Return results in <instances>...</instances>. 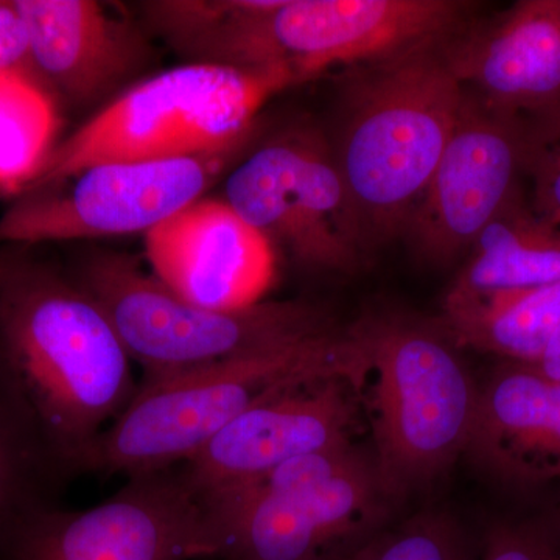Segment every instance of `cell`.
<instances>
[{
	"label": "cell",
	"mask_w": 560,
	"mask_h": 560,
	"mask_svg": "<svg viewBox=\"0 0 560 560\" xmlns=\"http://www.w3.org/2000/svg\"><path fill=\"white\" fill-rule=\"evenodd\" d=\"M0 355L40 444L72 469L139 389L105 308L75 279L24 260L0 289Z\"/></svg>",
	"instance_id": "6da1fadb"
},
{
	"label": "cell",
	"mask_w": 560,
	"mask_h": 560,
	"mask_svg": "<svg viewBox=\"0 0 560 560\" xmlns=\"http://www.w3.org/2000/svg\"><path fill=\"white\" fill-rule=\"evenodd\" d=\"M459 0H175L165 38L194 65L283 69L302 83L452 38Z\"/></svg>",
	"instance_id": "7a4b0ae2"
},
{
	"label": "cell",
	"mask_w": 560,
	"mask_h": 560,
	"mask_svg": "<svg viewBox=\"0 0 560 560\" xmlns=\"http://www.w3.org/2000/svg\"><path fill=\"white\" fill-rule=\"evenodd\" d=\"M445 40L357 66L342 88L329 140L368 250L401 237L458 121L464 88Z\"/></svg>",
	"instance_id": "3957f363"
},
{
	"label": "cell",
	"mask_w": 560,
	"mask_h": 560,
	"mask_svg": "<svg viewBox=\"0 0 560 560\" xmlns=\"http://www.w3.org/2000/svg\"><path fill=\"white\" fill-rule=\"evenodd\" d=\"M370 361L350 327L287 348L139 383L127 410L73 469L131 475L183 466L231 420L283 390L345 381L363 394Z\"/></svg>",
	"instance_id": "277c9868"
},
{
	"label": "cell",
	"mask_w": 560,
	"mask_h": 560,
	"mask_svg": "<svg viewBox=\"0 0 560 560\" xmlns=\"http://www.w3.org/2000/svg\"><path fill=\"white\" fill-rule=\"evenodd\" d=\"M370 361L364 390L383 495L407 499L466 455L478 383L440 323L372 315L350 326ZM363 390V394H364Z\"/></svg>",
	"instance_id": "5b68a950"
},
{
	"label": "cell",
	"mask_w": 560,
	"mask_h": 560,
	"mask_svg": "<svg viewBox=\"0 0 560 560\" xmlns=\"http://www.w3.org/2000/svg\"><path fill=\"white\" fill-rule=\"evenodd\" d=\"M296 84L283 69L179 66L140 81L55 147L24 195L91 165L173 160L246 145L272 95Z\"/></svg>",
	"instance_id": "8992f818"
},
{
	"label": "cell",
	"mask_w": 560,
	"mask_h": 560,
	"mask_svg": "<svg viewBox=\"0 0 560 560\" xmlns=\"http://www.w3.org/2000/svg\"><path fill=\"white\" fill-rule=\"evenodd\" d=\"M75 280L108 313L142 368V382L287 348L340 327L324 305L304 300H264L230 311L191 304L125 254H92Z\"/></svg>",
	"instance_id": "52a82bcc"
},
{
	"label": "cell",
	"mask_w": 560,
	"mask_h": 560,
	"mask_svg": "<svg viewBox=\"0 0 560 560\" xmlns=\"http://www.w3.org/2000/svg\"><path fill=\"white\" fill-rule=\"evenodd\" d=\"M200 500L210 556L223 560H320L385 525L388 515L374 458L352 442Z\"/></svg>",
	"instance_id": "ba28073f"
},
{
	"label": "cell",
	"mask_w": 560,
	"mask_h": 560,
	"mask_svg": "<svg viewBox=\"0 0 560 560\" xmlns=\"http://www.w3.org/2000/svg\"><path fill=\"white\" fill-rule=\"evenodd\" d=\"M221 200L305 270L349 275L368 253L330 140L316 128L250 150L224 176Z\"/></svg>",
	"instance_id": "9c48e42d"
},
{
	"label": "cell",
	"mask_w": 560,
	"mask_h": 560,
	"mask_svg": "<svg viewBox=\"0 0 560 560\" xmlns=\"http://www.w3.org/2000/svg\"><path fill=\"white\" fill-rule=\"evenodd\" d=\"M246 145L173 160L91 165L57 186L22 195L0 217V246L149 234L205 198Z\"/></svg>",
	"instance_id": "30bf717a"
},
{
	"label": "cell",
	"mask_w": 560,
	"mask_h": 560,
	"mask_svg": "<svg viewBox=\"0 0 560 560\" xmlns=\"http://www.w3.org/2000/svg\"><path fill=\"white\" fill-rule=\"evenodd\" d=\"M13 560H190L210 556L205 512L180 470L143 471L84 511L38 506L11 533Z\"/></svg>",
	"instance_id": "8fae6325"
},
{
	"label": "cell",
	"mask_w": 560,
	"mask_h": 560,
	"mask_svg": "<svg viewBox=\"0 0 560 560\" xmlns=\"http://www.w3.org/2000/svg\"><path fill=\"white\" fill-rule=\"evenodd\" d=\"M525 160V120L464 88L455 130L401 237L425 264L451 265L522 186Z\"/></svg>",
	"instance_id": "7c38bea8"
},
{
	"label": "cell",
	"mask_w": 560,
	"mask_h": 560,
	"mask_svg": "<svg viewBox=\"0 0 560 560\" xmlns=\"http://www.w3.org/2000/svg\"><path fill=\"white\" fill-rule=\"evenodd\" d=\"M355 388L345 381L298 386L231 420L180 475L198 499L246 488L308 453L352 442L359 423Z\"/></svg>",
	"instance_id": "4fadbf2b"
},
{
	"label": "cell",
	"mask_w": 560,
	"mask_h": 560,
	"mask_svg": "<svg viewBox=\"0 0 560 560\" xmlns=\"http://www.w3.org/2000/svg\"><path fill=\"white\" fill-rule=\"evenodd\" d=\"M151 275L201 307L264 301L276 279V249L221 198H201L145 234Z\"/></svg>",
	"instance_id": "5bb4252c"
},
{
	"label": "cell",
	"mask_w": 560,
	"mask_h": 560,
	"mask_svg": "<svg viewBox=\"0 0 560 560\" xmlns=\"http://www.w3.org/2000/svg\"><path fill=\"white\" fill-rule=\"evenodd\" d=\"M463 88L490 108L530 120L560 109L558 0H523L442 44Z\"/></svg>",
	"instance_id": "9a60e30c"
},
{
	"label": "cell",
	"mask_w": 560,
	"mask_h": 560,
	"mask_svg": "<svg viewBox=\"0 0 560 560\" xmlns=\"http://www.w3.org/2000/svg\"><path fill=\"white\" fill-rule=\"evenodd\" d=\"M35 75L70 105L97 102L130 79L149 47L130 21L91 0H14Z\"/></svg>",
	"instance_id": "2e32d148"
},
{
	"label": "cell",
	"mask_w": 560,
	"mask_h": 560,
	"mask_svg": "<svg viewBox=\"0 0 560 560\" xmlns=\"http://www.w3.org/2000/svg\"><path fill=\"white\" fill-rule=\"evenodd\" d=\"M466 456L511 485L560 480V383L503 361L478 383Z\"/></svg>",
	"instance_id": "e0dca14e"
},
{
	"label": "cell",
	"mask_w": 560,
	"mask_h": 560,
	"mask_svg": "<svg viewBox=\"0 0 560 560\" xmlns=\"http://www.w3.org/2000/svg\"><path fill=\"white\" fill-rule=\"evenodd\" d=\"M558 282L560 224L540 217L518 186L478 235L448 293L478 296Z\"/></svg>",
	"instance_id": "ac0fdd59"
},
{
	"label": "cell",
	"mask_w": 560,
	"mask_h": 560,
	"mask_svg": "<svg viewBox=\"0 0 560 560\" xmlns=\"http://www.w3.org/2000/svg\"><path fill=\"white\" fill-rule=\"evenodd\" d=\"M441 324L460 349L534 366L560 326V282L478 296L447 293Z\"/></svg>",
	"instance_id": "d6986e66"
},
{
	"label": "cell",
	"mask_w": 560,
	"mask_h": 560,
	"mask_svg": "<svg viewBox=\"0 0 560 560\" xmlns=\"http://www.w3.org/2000/svg\"><path fill=\"white\" fill-rule=\"evenodd\" d=\"M54 101L31 73L0 72V194L24 195L55 150Z\"/></svg>",
	"instance_id": "ffe728a7"
},
{
	"label": "cell",
	"mask_w": 560,
	"mask_h": 560,
	"mask_svg": "<svg viewBox=\"0 0 560 560\" xmlns=\"http://www.w3.org/2000/svg\"><path fill=\"white\" fill-rule=\"evenodd\" d=\"M320 560H478L458 522L423 511L396 525H382Z\"/></svg>",
	"instance_id": "44dd1931"
},
{
	"label": "cell",
	"mask_w": 560,
	"mask_h": 560,
	"mask_svg": "<svg viewBox=\"0 0 560 560\" xmlns=\"http://www.w3.org/2000/svg\"><path fill=\"white\" fill-rule=\"evenodd\" d=\"M39 440L0 372V530L16 528L35 510L28 499Z\"/></svg>",
	"instance_id": "7402d4cb"
},
{
	"label": "cell",
	"mask_w": 560,
	"mask_h": 560,
	"mask_svg": "<svg viewBox=\"0 0 560 560\" xmlns=\"http://www.w3.org/2000/svg\"><path fill=\"white\" fill-rule=\"evenodd\" d=\"M478 560H560V540L537 523H499L486 533Z\"/></svg>",
	"instance_id": "603a6c76"
},
{
	"label": "cell",
	"mask_w": 560,
	"mask_h": 560,
	"mask_svg": "<svg viewBox=\"0 0 560 560\" xmlns=\"http://www.w3.org/2000/svg\"><path fill=\"white\" fill-rule=\"evenodd\" d=\"M0 72L33 75L27 33L13 2H0Z\"/></svg>",
	"instance_id": "cb8c5ba5"
},
{
	"label": "cell",
	"mask_w": 560,
	"mask_h": 560,
	"mask_svg": "<svg viewBox=\"0 0 560 560\" xmlns=\"http://www.w3.org/2000/svg\"><path fill=\"white\" fill-rule=\"evenodd\" d=\"M530 368L540 372L544 377L560 383V326L541 353L540 360Z\"/></svg>",
	"instance_id": "d4e9b609"
},
{
	"label": "cell",
	"mask_w": 560,
	"mask_h": 560,
	"mask_svg": "<svg viewBox=\"0 0 560 560\" xmlns=\"http://www.w3.org/2000/svg\"><path fill=\"white\" fill-rule=\"evenodd\" d=\"M21 261L20 257H18L13 250L5 248V246H0V289H2L5 280L9 279L11 272H13L14 268H16Z\"/></svg>",
	"instance_id": "484cf974"
},
{
	"label": "cell",
	"mask_w": 560,
	"mask_h": 560,
	"mask_svg": "<svg viewBox=\"0 0 560 560\" xmlns=\"http://www.w3.org/2000/svg\"><path fill=\"white\" fill-rule=\"evenodd\" d=\"M551 120L555 121L556 127L560 130V109L556 110V113L550 114Z\"/></svg>",
	"instance_id": "4316f807"
},
{
	"label": "cell",
	"mask_w": 560,
	"mask_h": 560,
	"mask_svg": "<svg viewBox=\"0 0 560 560\" xmlns=\"http://www.w3.org/2000/svg\"><path fill=\"white\" fill-rule=\"evenodd\" d=\"M556 534H558L559 540H560V521L558 523V526H556Z\"/></svg>",
	"instance_id": "83f0119b"
},
{
	"label": "cell",
	"mask_w": 560,
	"mask_h": 560,
	"mask_svg": "<svg viewBox=\"0 0 560 560\" xmlns=\"http://www.w3.org/2000/svg\"><path fill=\"white\" fill-rule=\"evenodd\" d=\"M559 11H560V0H558Z\"/></svg>",
	"instance_id": "f1b7e54d"
}]
</instances>
